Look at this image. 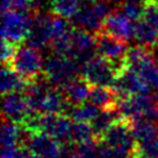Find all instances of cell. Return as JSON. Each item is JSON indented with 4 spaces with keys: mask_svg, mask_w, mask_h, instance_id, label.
Returning a JSON list of instances; mask_svg holds the SVG:
<instances>
[{
    "mask_svg": "<svg viewBox=\"0 0 158 158\" xmlns=\"http://www.w3.org/2000/svg\"><path fill=\"white\" fill-rule=\"evenodd\" d=\"M152 57L151 48L138 44V46H132L128 47L127 53L125 56V65L126 68H130L135 72L139 69V67L149 58Z\"/></svg>",
    "mask_w": 158,
    "mask_h": 158,
    "instance_id": "cell-23",
    "label": "cell"
},
{
    "mask_svg": "<svg viewBox=\"0 0 158 158\" xmlns=\"http://www.w3.org/2000/svg\"><path fill=\"white\" fill-rule=\"evenodd\" d=\"M118 73H120L118 67L114 62L104 58L100 54H95L91 59L85 62L80 68V74L93 86L111 88Z\"/></svg>",
    "mask_w": 158,
    "mask_h": 158,
    "instance_id": "cell-4",
    "label": "cell"
},
{
    "mask_svg": "<svg viewBox=\"0 0 158 158\" xmlns=\"http://www.w3.org/2000/svg\"><path fill=\"white\" fill-rule=\"evenodd\" d=\"M94 35L96 42V54H100L104 58L114 62L118 67L121 73L126 68L125 56L128 49L127 42L110 35L104 30H100Z\"/></svg>",
    "mask_w": 158,
    "mask_h": 158,
    "instance_id": "cell-6",
    "label": "cell"
},
{
    "mask_svg": "<svg viewBox=\"0 0 158 158\" xmlns=\"http://www.w3.org/2000/svg\"><path fill=\"white\" fill-rule=\"evenodd\" d=\"M130 158H135V157H133V156H132V157H130Z\"/></svg>",
    "mask_w": 158,
    "mask_h": 158,
    "instance_id": "cell-35",
    "label": "cell"
},
{
    "mask_svg": "<svg viewBox=\"0 0 158 158\" xmlns=\"http://www.w3.org/2000/svg\"><path fill=\"white\" fill-rule=\"evenodd\" d=\"M111 89L118 95V98H127L137 94H149L152 90L143 81L138 73L130 68H125L116 77Z\"/></svg>",
    "mask_w": 158,
    "mask_h": 158,
    "instance_id": "cell-8",
    "label": "cell"
},
{
    "mask_svg": "<svg viewBox=\"0 0 158 158\" xmlns=\"http://www.w3.org/2000/svg\"><path fill=\"white\" fill-rule=\"evenodd\" d=\"M135 38L139 44L152 48L156 44H158V30L147 21L141 19L139 21L136 22Z\"/></svg>",
    "mask_w": 158,
    "mask_h": 158,
    "instance_id": "cell-22",
    "label": "cell"
},
{
    "mask_svg": "<svg viewBox=\"0 0 158 158\" xmlns=\"http://www.w3.org/2000/svg\"><path fill=\"white\" fill-rule=\"evenodd\" d=\"M96 54L95 35L79 27H74L72 32V58L80 67Z\"/></svg>",
    "mask_w": 158,
    "mask_h": 158,
    "instance_id": "cell-10",
    "label": "cell"
},
{
    "mask_svg": "<svg viewBox=\"0 0 158 158\" xmlns=\"http://www.w3.org/2000/svg\"><path fill=\"white\" fill-rule=\"evenodd\" d=\"M72 20L77 27L89 31L91 33H96L98 31H100L102 28V22H104L96 15V12L91 5V0L83 1L79 11Z\"/></svg>",
    "mask_w": 158,
    "mask_h": 158,
    "instance_id": "cell-14",
    "label": "cell"
},
{
    "mask_svg": "<svg viewBox=\"0 0 158 158\" xmlns=\"http://www.w3.org/2000/svg\"><path fill=\"white\" fill-rule=\"evenodd\" d=\"M120 118H122V116L116 106L107 107V109H100L96 117L90 122L95 137L101 138L104 136V133Z\"/></svg>",
    "mask_w": 158,
    "mask_h": 158,
    "instance_id": "cell-17",
    "label": "cell"
},
{
    "mask_svg": "<svg viewBox=\"0 0 158 158\" xmlns=\"http://www.w3.org/2000/svg\"><path fill=\"white\" fill-rule=\"evenodd\" d=\"M81 4L83 0H51L49 6L53 15L70 20L77 15Z\"/></svg>",
    "mask_w": 158,
    "mask_h": 158,
    "instance_id": "cell-24",
    "label": "cell"
},
{
    "mask_svg": "<svg viewBox=\"0 0 158 158\" xmlns=\"http://www.w3.org/2000/svg\"><path fill=\"white\" fill-rule=\"evenodd\" d=\"M25 146L37 158H59L62 143L43 132H31Z\"/></svg>",
    "mask_w": 158,
    "mask_h": 158,
    "instance_id": "cell-12",
    "label": "cell"
},
{
    "mask_svg": "<svg viewBox=\"0 0 158 158\" xmlns=\"http://www.w3.org/2000/svg\"><path fill=\"white\" fill-rule=\"evenodd\" d=\"M17 46L19 44H16V43H12V42L2 40V44H1V60H2L4 65L10 63V60L12 59V57H14V54L16 52Z\"/></svg>",
    "mask_w": 158,
    "mask_h": 158,
    "instance_id": "cell-29",
    "label": "cell"
},
{
    "mask_svg": "<svg viewBox=\"0 0 158 158\" xmlns=\"http://www.w3.org/2000/svg\"><path fill=\"white\" fill-rule=\"evenodd\" d=\"M135 158H158V138L144 144H137Z\"/></svg>",
    "mask_w": 158,
    "mask_h": 158,
    "instance_id": "cell-27",
    "label": "cell"
},
{
    "mask_svg": "<svg viewBox=\"0 0 158 158\" xmlns=\"http://www.w3.org/2000/svg\"><path fill=\"white\" fill-rule=\"evenodd\" d=\"M142 20L147 21L148 23H151L152 26H154L158 30V2L146 5Z\"/></svg>",
    "mask_w": 158,
    "mask_h": 158,
    "instance_id": "cell-28",
    "label": "cell"
},
{
    "mask_svg": "<svg viewBox=\"0 0 158 158\" xmlns=\"http://www.w3.org/2000/svg\"><path fill=\"white\" fill-rule=\"evenodd\" d=\"M146 4H153V2H158V0H143Z\"/></svg>",
    "mask_w": 158,
    "mask_h": 158,
    "instance_id": "cell-33",
    "label": "cell"
},
{
    "mask_svg": "<svg viewBox=\"0 0 158 158\" xmlns=\"http://www.w3.org/2000/svg\"><path fill=\"white\" fill-rule=\"evenodd\" d=\"M95 137L91 125L89 122L83 121H73L72 132H70V141L74 143H84L88 141L94 139Z\"/></svg>",
    "mask_w": 158,
    "mask_h": 158,
    "instance_id": "cell-25",
    "label": "cell"
},
{
    "mask_svg": "<svg viewBox=\"0 0 158 158\" xmlns=\"http://www.w3.org/2000/svg\"><path fill=\"white\" fill-rule=\"evenodd\" d=\"M22 148L20 146H5L1 147L0 158H21Z\"/></svg>",
    "mask_w": 158,
    "mask_h": 158,
    "instance_id": "cell-30",
    "label": "cell"
},
{
    "mask_svg": "<svg viewBox=\"0 0 158 158\" xmlns=\"http://www.w3.org/2000/svg\"><path fill=\"white\" fill-rule=\"evenodd\" d=\"M80 64L72 57L53 53L43 63V74L52 86L63 90L80 73Z\"/></svg>",
    "mask_w": 158,
    "mask_h": 158,
    "instance_id": "cell-1",
    "label": "cell"
},
{
    "mask_svg": "<svg viewBox=\"0 0 158 158\" xmlns=\"http://www.w3.org/2000/svg\"><path fill=\"white\" fill-rule=\"evenodd\" d=\"M14 10V0H1V14Z\"/></svg>",
    "mask_w": 158,
    "mask_h": 158,
    "instance_id": "cell-31",
    "label": "cell"
},
{
    "mask_svg": "<svg viewBox=\"0 0 158 158\" xmlns=\"http://www.w3.org/2000/svg\"><path fill=\"white\" fill-rule=\"evenodd\" d=\"M99 111L100 107H98L90 101H85L79 105H70L65 115L69 116L73 121H83L90 123L96 117Z\"/></svg>",
    "mask_w": 158,
    "mask_h": 158,
    "instance_id": "cell-21",
    "label": "cell"
},
{
    "mask_svg": "<svg viewBox=\"0 0 158 158\" xmlns=\"http://www.w3.org/2000/svg\"><path fill=\"white\" fill-rule=\"evenodd\" d=\"M32 17L33 12H22L16 10L4 12L1 27L2 40L16 44L25 42L32 25Z\"/></svg>",
    "mask_w": 158,
    "mask_h": 158,
    "instance_id": "cell-5",
    "label": "cell"
},
{
    "mask_svg": "<svg viewBox=\"0 0 158 158\" xmlns=\"http://www.w3.org/2000/svg\"><path fill=\"white\" fill-rule=\"evenodd\" d=\"M73 120L64 114H40L37 121V132L47 133L60 143L72 142Z\"/></svg>",
    "mask_w": 158,
    "mask_h": 158,
    "instance_id": "cell-7",
    "label": "cell"
},
{
    "mask_svg": "<svg viewBox=\"0 0 158 158\" xmlns=\"http://www.w3.org/2000/svg\"><path fill=\"white\" fill-rule=\"evenodd\" d=\"M151 52H152V56L154 58V60L158 63V44H156L154 47L151 48Z\"/></svg>",
    "mask_w": 158,
    "mask_h": 158,
    "instance_id": "cell-32",
    "label": "cell"
},
{
    "mask_svg": "<svg viewBox=\"0 0 158 158\" xmlns=\"http://www.w3.org/2000/svg\"><path fill=\"white\" fill-rule=\"evenodd\" d=\"M49 23H51L49 15H47L42 11L33 12L32 25H31L30 32L25 40L26 44L35 47L37 49H43L47 46H49L52 42Z\"/></svg>",
    "mask_w": 158,
    "mask_h": 158,
    "instance_id": "cell-11",
    "label": "cell"
},
{
    "mask_svg": "<svg viewBox=\"0 0 158 158\" xmlns=\"http://www.w3.org/2000/svg\"><path fill=\"white\" fill-rule=\"evenodd\" d=\"M154 96H156V99H157V101H158V90L156 91V95H154Z\"/></svg>",
    "mask_w": 158,
    "mask_h": 158,
    "instance_id": "cell-34",
    "label": "cell"
},
{
    "mask_svg": "<svg viewBox=\"0 0 158 158\" xmlns=\"http://www.w3.org/2000/svg\"><path fill=\"white\" fill-rule=\"evenodd\" d=\"M146 2L143 0H120L118 6L121 11L133 21H139L143 16Z\"/></svg>",
    "mask_w": 158,
    "mask_h": 158,
    "instance_id": "cell-26",
    "label": "cell"
},
{
    "mask_svg": "<svg viewBox=\"0 0 158 158\" xmlns=\"http://www.w3.org/2000/svg\"><path fill=\"white\" fill-rule=\"evenodd\" d=\"M33 111L30 109L23 93L12 91L2 94V117L16 123L22 125L23 121Z\"/></svg>",
    "mask_w": 158,
    "mask_h": 158,
    "instance_id": "cell-9",
    "label": "cell"
},
{
    "mask_svg": "<svg viewBox=\"0 0 158 158\" xmlns=\"http://www.w3.org/2000/svg\"><path fill=\"white\" fill-rule=\"evenodd\" d=\"M100 139L114 151L116 158H130L135 154L137 148L131 123L125 118L116 121Z\"/></svg>",
    "mask_w": 158,
    "mask_h": 158,
    "instance_id": "cell-2",
    "label": "cell"
},
{
    "mask_svg": "<svg viewBox=\"0 0 158 158\" xmlns=\"http://www.w3.org/2000/svg\"><path fill=\"white\" fill-rule=\"evenodd\" d=\"M101 30L109 32L110 35H112L120 40L128 42L130 40L135 38L136 21L131 20L122 11L115 10L104 20Z\"/></svg>",
    "mask_w": 158,
    "mask_h": 158,
    "instance_id": "cell-13",
    "label": "cell"
},
{
    "mask_svg": "<svg viewBox=\"0 0 158 158\" xmlns=\"http://www.w3.org/2000/svg\"><path fill=\"white\" fill-rule=\"evenodd\" d=\"M130 123L137 144H144L158 138V123L156 121L137 120Z\"/></svg>",
    "mask_w": 158,
    "mask_h": 158,
    "instance_id": "cell-19",
    "label": "cell"
},
{
    "mask_svg": "<svg viewBox=\"0 0 158 158\" xmlns=\"http://www.w3.org/2000/svg\"><path fill=\"white\" fill-rule=\"evenodd\" d=\"M31 81L21 77L16 70L9 65H4L1 70V93L7 94L12 91L25 93Z\"/></svg>",
    "mask_w": 158,
    "mask_h": 158,
    "instance_id": "cell-18",
    "label": "cell"
},
{
    "mask_svg": "<svg viewBox=\"0 0 158 158\" xmlns=\"http://www.w3.org/2000/svg\"><path fill=\"white\" fill-rule=\"evenodd\" d=\"M118 99V95L110 86H93L89 95V101L100 109L115 107Z\"/></svg>",
    "mask_w": 158,
    "mask_h": 158,
    "instance_id": "cell-20",
    "label": "cell"
},
{
    "mask_svg": "<svg viewBox=\"0 0 158 158\" xmlns=\"http://www.w3.org/2000/svg\"><path fill=\"white\" fill-rule=\"evenodd\" d=\"M43 63H44V60L42 59L40 49L31 47L28 44H26V46L20 44V46H17L12 59L6 65L11 67L26 80L33 81V80H37V79L44 77Z\"/></svg>",
    "mask_w": 158,
    "mask_h": 158,
    "instance_id": "cell-3",
    "label": "cell"
},
{
    "mask_svg": "<svg viewBox=\"0 0 158 158\" xmlns=\"http://www.w3.org/2000/svg\"><path fill=\"white\" fill-rule=\"evenodd\" d=\"M72 104L67 100L63 90L56 88V86H49L43 101L42 106V114H67L69 106Z\"/></svg>",
    "mask_w": 158,
    "mask_h": 158,
    "instance_id": "cell-16",
    "label": "cell"
},
{
    "mask_svg": "<svg viewBox=\"0 0 158 158\" xmlns=\"http://www.w3.org/2000/svg\"><path fill=\"white\" fill-rule=\"evenodd\" d=\"M91 88L93 85L80 74L68 83V85L63 89V93L72 105H79L89 100Z\"/></svg>",
    "mask_w": 158,
    "mask_h": 158,
    "instance_id": "cell-15",
    "label": "cell"
}]
</instances>
